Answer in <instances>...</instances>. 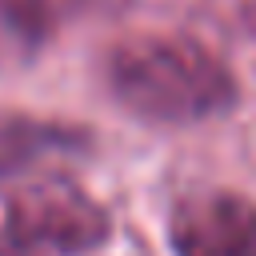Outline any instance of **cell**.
<instances>
[{
	"label": "cell",
	"instance_id": "obj_1",
	"mask_svg": "<svg viewBox=\"0 0 256 256\" xmlns=\"http://www.w3.org/2000/svg\"><path fill=\"white\" fill-rule=\"evenodd\" d=\"M112 100L160 128H188L236 108L240 84L232 68L196 36L140 32L120 40L104 60Z\"/></svg>",
	"mask_w": 256,
	"mask_h": 256
},
{
	"label": "cell",
	"instance_id": "obj_4",
	"mask_svg": "<svg viewBox=\"0 0 256 256\" xmlns=\"http://www.w3.org/2000/svg\"><path fill=\"white\" fill-rule=\"evenodd\" d=\"M84 132L68 128V124H44V120H0V176L16 172L20 164L36 160L40 152L52 148H80Z\"/></svg>",
	"mask_w": 256,
	"mask_h": 256
},
{
	"label": "cell",
	"instance_id": "obj_5",
	"mask_svg": "<svg viewBox=\"0 0 256 256\" xmlns=\"http://www.w3.org/2000/svg\"><path fill=\"white\" fill-rule=\"evenodd\" d=\"M0 16L12 32L40 40L52 28V0H0Z\"/></svg>",
	"mask_w": 256,
	"mask_h": 256
},
{
	"label": "cell",
	"instance_id": "obj_3",
	"mask_svg": "<svg viewBox=\"0 0 256 256\" xmlns=\"http://www.w3.org/2000/svg\"><path fill=\"white\" fill-rule=\"evenodd\" d=\"M172 256H256V204L232 188L184 192L168 212Z\"/></svg>",
	"mask_w": 256,
	"mask_h": 256
},
{
	"label": "cell",
	"instance_id": "obj_2",
	"mask_svg": "<svg viewBox=\"0 0 256 256\" xmlns=\"http://www.w3.org/2000/svg\"><path fill=\"white\" fill-rule=\"evenodd\" d=\"M108 240V208L68 176L16 188L0 212V256H88Z\"/></svg>",
	"mask_w": 256,
	"mask_h": 256
}]
</instances>
